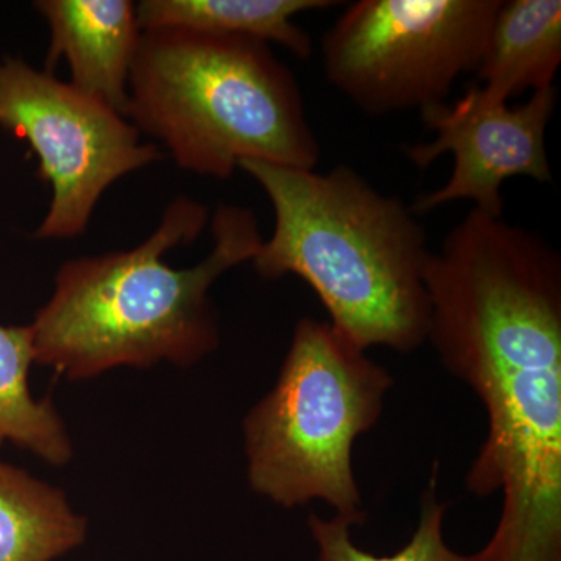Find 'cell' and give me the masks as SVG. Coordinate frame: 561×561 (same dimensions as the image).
Returning a JSON list of instances; mask_svg holds the SVG:
<instances>
[{"mask_svg":"<svg viewBox=\"0 0 561 561\" xmlns=\"http://www.w3.org/2000/svg\"><path fill=\"white\" fill-rule=\"evenodd\" d=\"M427 339L489 431L467 489L501 494L478 561H561V256L538 232L470 209L431 251Z\"/></svg>","mask_w":561,"mask_h":561,"instance_id":"obj_1","label":"cell"},{"mask_svg":"<svg viewBox=\"0 0 561 561\" xmlns=\"http://www.w3.org/2000/svg\"><path fill=\"white\" fill-rule=\"evenodd\" d=\"M208 221L205 205L180 195L135 249L65 262L54 295L31 324L35 360L83 379L121 365H191L216 348L210 286L253 261L264 241L253 210L220 205L205 261L190 268L165 264L164 254L197 241Z\"/></svg>","mask_w":561,"mask_h":561,"instance_id":"obj_2","label":"cell"},{"mask_svg":"<svg viewBox=\"0 0 561 561\" xmlns=\"http://www.w3.org/2000/svg\"><path fill=\"white\" fill-rule=\"evenodd\" d=\"M264 190L275 228L253 265L262 278L295 275L316 291L339 334L367 351L412 353L426 343V231L411 206L348 165L327 173L243 160Z\"/></svg>","mask_w":561,"mask_h":561,"instance_id":"obj_3","label":"cell"},{"mask_svg":"<svg viewBox=\"0 0 561 561\" xmlns=\"http://www.w3.org/2000/svg\"><path fill=\"white\" fill-rule=\"evenodd\" d=\"M125 117L180 169L213 179H230L243 160L295 169L320 161L300 87L262 41L142 31Z\"/></svg>","mask_w":561,"mask_h":561,"instance_id":"obj_4","label":"cell"},{"mask_svg":"<svg viewBox=\"0 0 561 561\" xmlns=\"http://www.w3.org/2000/svg\"><path fill=\"white\" fill-rule=\"evenodd\" d=\"M328 321H298L275 387L243 420L254 493L284 508L323 501L360 526L354 443L381 420L394 379Z\"/></svg>","mask_w":561,"mask_h":561,"instance_id":"obj_5","label":"cell"},{"mask_svg":"<svg viewBox=\"0 0 561 561\" xmlns=\"http://www.w3.org/2000/svg\"><path fill=\"white\" fill-rule=\"evenodd\" d=\"M501 0H360L321 43L324 73L371 116L448 101L476 72Z\"/></svg>","mask_w":561,"mask_h":561,"instance_id":"obj_6","label":"cell"},{"mask_svg":"<svg viewBox=\"0 0 561 561\" xmlns=\"http://www.w3.org/2000/svg\"><path fill=\"white\" fill-rule=\"evenodd\" d=\"M0 127L31 144L50 184L44 241L83 234L111 184L162 158L116 110L18 58L0 61Z\"/></svg>","mask_w":561,"mask_h":561,"instance_id":"obj_7","label":"cell"},{"mask_svg":"<svg viewBox=\"0 0 561 561\" xmlns=\"http://www.w3.org/2000/svg\"><path fill=\"white\" fill-rule=\"evenodd\" d=\"M556 87L531 92L519 105L490 101L472 84L456 102L437 103L421 111L430 142L404 147L413 165L426 169L443 154H453L448 181L411 205L416 216L448 203L470 201L472 208L504 216L501 190L505 181L527 176L551 183L546 130L557 108Z\"/></svg>","mask_w":561,"mask_h":561,"instance_id":"obj_8","label":"cell"},{"mask_svg":"<svg viewBox=\"0 0 561 561\" xmlns=\"http://www.w3.org/2000/svg\"><path fill=\"white\" fill-rule=\"evenodd\" d=\"M49 24L46 70L65 58L70 84L125 116L140 25L130 0H38Z\"/></svg>","mask_w":561,"mask_h":561,"instance_id":"obj_9","label":"cell"},{"mask_svg":"<svg viewBox=\"0 0 561 561\" xmlns=\"http://www.w3.org/2000/svg\"><path fill=\"white\" fill-rule=\"evenodd\" d=\"M560 65V0H501L476 70L483 95L508 103L524 92L556 87Z\"/></svg>","mask_w":561,"mask_h":561,"instance_id":"obj_10","label":"cell"},{"mask_svg":"<svg viewBox=\"0 0 561 561\" xmlns=\"http://www.w3.org/2000/svg\"><path fill=\"white\" fill-rule=\"evenodd\" d=\"M330 0H142L136 5L140 31L190 28L216 35L276 43L300 60L312 55L308 32L294 18L330 9Z\"/></svg>","mask_w":561,"mask_h":561,"instance_id":"obj_11","label":"cell"},{"mask_svg":"<svg viewBox=\"0 0 561 561\" xmlns=\"http://www.w3.org/2000/svg\"><path fill=\"white\" fill-rule=\"evenodd\" d=\"M84 538L87 522L61 491L0 461V561H50Z\"/></svg>","mask_w":561,"mask_h":561,"instance_id":"obj_12","label":"cell"},{"mask_svg":"<svg viewBox=\"0 0 561 561\" xmlns=\"http://www.w3.org/2000/svg\"><path fill=\"white\" fill-rule=\"evenodd\" d=\"M35 360L31 327H0V445L13 442L50 463H66L72 445L49 401L33 400L28 370Z\"/></svg>","mask_w":561,"mask_h":561,"instance_id":"obj_13","label":"cell"},{"mask_svg":"<svg viewBox=\"0 0 561 561\" xmlns=\"http://www.w3.org/2000/svg\"><path fill=\"white\" fill-rule=\"evenodd\" d=\"M420 507L419 526L411 540L391 556H375L360 549L351 534L356 524L350 519L339 515L327 519L312 513L308 526L316 541L317 561H478L476 553L454 551L445 540L443 526L448 505L437 497V465Z\"/></svg>","mask_w":561,"mask_h":561,"instance_id":"obj_14","label":"cell"}]
</instances>
